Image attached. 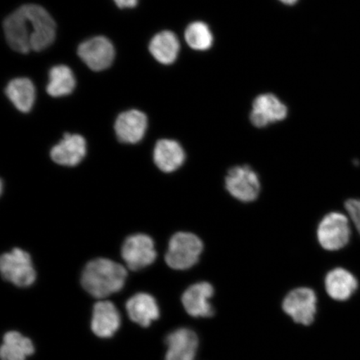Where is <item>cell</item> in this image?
Here are the masks:
<instances>
[{"instance_id":"6da1fadb","label":"cell","mask_w":360,"mask_h":360,"mask_svg":"<svg viewBox=\"0 0 360 360\" xmlns=\"http://www.w3.org/2000/svg\"><path fill=\"white\" fill-rule=\"evenodd\" d=\"M7 43L16 52H39L55 41L56 25L46 10L36 4L21 6L4 22Z\"/></svg>"},{"instance_id":"7a4b0ae2","label":"cell","mask_w":360,"mask_h":360,"mask_svg":"<svg viewBox=\"0 0 360 360\" xmlns=\"http://www.w3.org/2000/svg\"><path fill=\"white\" fill-rule=\"evenodd\" d=\"M127 276L123 265L100 258L87 264L81 277V283L90 295L103 299L122 290Z\"/></svg>"},{"instance_id":"3957f363","label":"cell","mask_w":360,"mask_h":360,"mask_svg":"<svg viewBox=\"0 0 360 360\" xmlns=\"http://www.w3.org/2000/svg\"><path fill=\"white\" fill-rule=\"evenodd\" d=\"M204 244L195 233L179 232L171 237L165 262L175 270H186L199 262Z\"/></svg>"},{"instance_id":"277c9868","label":"cell","mask_w":360,"mask_h":360,"mask_svg":"<svg viewBox=\"0 0 360 360\" xmlns=\"http://www.w3.org/2000/svg\"><path fill=\"white\" fill-rule=\"evenodd\" d=\"M0 270L4 281L18 287L31 286L36 280V272L30 254L19 248L1 256Z\"/></svg>"},{"instance_id":"5b68a950","label":"cell","mask_w":360,"mask_h":360,"mask_svg":"<svg viewBox=\"0 0 360 360\" xmlns=\"http://www.w3.org/2000/svg\"><path fill=\"white\" fill-rule=\"evenodd\" d=\"M224 183L229 195L238 201L251 202L258 199L260 180L249 165H238L229 169Z\"/></svg>"},{"instance_id":"8992f818","label":"cell","mask_w":360,"mask_h":360,"mask_svg":"<svg viewBox=\"0 0 360 360\" xmlns=\"http://www.w3.org/2000/svg\"><path fill=\"white\" fill-rule=\"evenodd\" d=\"M351 229L349 218L344 214L332 212L323 217L317 229L319 245L328 251L343 249L349 244Z\"/></svg>"},{"instance_id":"52a82bcc","label":"cell","mask_w":360,"mask_h":360,"mask_svg":"<svg viewBox=\"0 0 360 360\" xmlns=\"http://www.w3.org/2000/svg\"><path fill=\"white\" fill-rule=\"evenodd\" d=\"M282 307L292 321L301 325L309 326L314 322L316 314L317 296L309 288H297L283 299Z\"/></svg>"},{"instance_id":"ba28073f","label":"cell","mask_w":360,"mask_h":360,"mask_svg":"<svg viewBox=\"0 0 360 360\" xmlns=\"http://www.w3.org/2000/svg\"><path fill=\"white\" fill-rule=\"evenodd\" d=\"M121 255L128 268L133 271L148 266L157 258L154 240L143 233H137L126 238Z\"/></svg>"},{"instance_id":"9c48e42d","label":"cell","mask_w":360,"mask_h":360,"mask_svg":"<svg viewBox=\"0 0 360 360\" xmlns=\"http://www.w3.org/2000/svg\"><path fill=\"white\" fill-rule=\"evenodd\" d=\"M78 56L90 70L102 71L111 66L115 51L110 39L96 36L79 45Z\"/></svg>"},{"instance_id":"30bf717a","label":"cell","mask_w":360,"mask_h":360,"mask_svg":"<svg viewBox=\"0 0 360 360\" xmlns=\"http://www.w3.org/2000/svg\"><path fill=\"white\" fill-rule=\"evenodd\" d=\"M214 294V287L210 283H196L184 292L181 299L184 308L192 317H212L214 310L210 300Z\"/></svg>"},{"instance_id":"8fae6325","label":"cell","mask_w":360,"mask_h":360,"mask_svg":"<svg viewBox=\"0 0 360 360\" xmlns=\"http://www.w3.org/2000/svg\"><path fill=\"white\" fill-rule=\"evenodd\" d=\"M287 107L272 94H261L253 103L250 121L255 127L264 128L286 118Z\"/></svg>"},{"instance_id":"7c38bea8","label":"cell","mask_w":360,"mask_h":360,"mask_svg":"<svg viewBox=\"0 0 360 360\" xmlns=\"http://www.w3.org/2000/svg\"><path fill=\"white\" fill-rule=\"evenodd\" d=\"M167 352L165 360H195L199 339L191 328H179L165 338Z\"/></svg>"},{"instance_id":"4fadbf2b","label":"cell","mask_w":360,"mask_h":360,"mask_svg":"<svg viewBox=\"0 0 360 360\" xmlns=\"http://www.w3.org/2000/svg\"><path fill=\"white\" fill-rule=\"evenodd\" d=\"M86 155V141L79 134L66 133L62 141L51 151V159L55 163L74 167Z\"/></svg>"},{"instance_id":"5bb4252c","label":"cell","mask_w":360,"mask_h":360,"mask_svg":"<svg viewBox=\"0 0 360 360\" xmlns=\"http://www.w3.org/2000/svg\"><path fill=\"white\" fill-rule=\"evenodd\" d=\"M147 126V117L143 112L136 110L124 112L115 121L116 136L121 143H136L145 136Z\"/></svg>"},{"instance_id":"9a60e30c","label":"cell","mask_w":360,"mask_h":360,"mask_svg":"<svg viewBox=\"0 0 360 360\" xmlns=\"http://www.w3.org/2000/svg\"><path fill=\"white\" fill-rule=\"evenodd\" d=\"M121 323L120 314L116 306L110 301H100L94 306L91 330L102 339L114 336Z\"/></svg>"},{"instance_id":"2e32d148","label":"cell","mask_w":360,"mask_h":360,"mask_svg":"<svg viewBox=\"0 0 360 360\" xmlns=\"http://www.w3.org/2000/svg\"><path fill=\"white\" fill-rule=\"evenodd\" d=\"M129 317L139 326L147 328L160 318V308L157 301L146 292H139L126 303Z\"/></svg>"},{"instance_id":"e0dca14e","label":"cell","mask_w":360,"mask_h":360,"mask_svg":"<svg viewBox=\"0 0 360 360\" xmlns=\"http://www.w3.org/2000/svg\"><path fill=\"white\" fill-rule=\"evenodd\" d=\"M184 148L172 139H161L157 142L154 160L158 168L165 173H172L179 169L186 161Z\"/></svg>"},{"instance_id":"ac0fdd59","label":"cell","mask_w":360,"mask_h":360,"mask_svg":"<svg viewBox=\"0 0 360 360\" xmlns=\"http://www.w3.org/2000/svg\"><path fill=\"white\" fill-rule=\"evenodd\" d=\"M327 294L333 300L345 301L357 290L359 283L352 273L343 268H335L327 274L325 281Z\"/></svg>"},{"instance_id":"d6986e66","label":"cell","mask_w":360,"mask_h":360,"mask_svg":"<svg viewBox=\"0 0 360 360\" xmlns=\"http://www.w3.org/2000/svg\"><path fill=\"white\" fill-rule=\"evenodd\" d=\"M148 49L158 62L163 65H171L176 60L180 44L175 34L171 31H163L152 39Z\"/></svg>"},{"instance_id":"ffe728a7","label":"cell","mask_w":360,"mask_h":360,"mask_svg":"<svg viewBox=\"0 0 360 360\" xmlns=\"http://www.w3.org/2000/svg\"><path fill=\"white\" fill-rule=\"evenodd\" d=\"M34 353L33 342L19 332L10 331L4 336L0 356L2 360H26Z\"/></svg>"},{"instance_id":"44dd1931","label":"cell","mask_w":360,"mask_h":360,"mask_svg":"<svg viewBox=\"0 0 360 360\" xmlns=\"http://www.w3.org/2000/svg\"><path fill=\"white\" fill-rule=\"evenodd\" d=\"M6 96L22 112H28L32 109L35 100L34 85L29 79L18 78L8 83L6 90Z\"/></svg>"},{"instance_id":"7402d4cb","label":"cell","mask_w":360,"mask_h":360,"mask_svg":"<svg viewBox=\"0 0 360 360\" xmlns=\"http://www.w3.org/2000/svg\"><path fill=\"white\" fill-rule=\"evenodd\" d=\"M75 79L73 72L69 67L58 65L53 67L49 71V82L47 92L52 97L68 96L74 91Z\"/></svg>"},{"instance_id":"603a6c76","label":"cell","mask_w":360,"mask_h":360,"mask_svg":"<svg viewBox=\"0 0 360 360\" xmlns=\"http://www.w3.org/2000/svg\"><path fill=\"white\" fill-rule=\"evenodd\" d=\"M184 38L188 46L195 51H205L212 46L214 37L209 26L202 22H193L187 27Z\"/></svg>"},{"instance_id":"cb8c5ba5","label":"cell","mask_w":360,"mask_h":360,"mask_svg":"<svg viewBox=\"0 0 360 360\" xmlns=\"http://www.w3.org/2000/svg\"><path fill=\"white\" fill-rule=\"evenodd\" d=\"M345 210L360 236V200L351 199L345 202Z\"/></svg>"},{"instance_id":"d4e9b609","label":"cell","mask_w":360,"mask_h":360,"mask_svg":"<svg viewBox=\"0 0 360 360\" xmlns=\"http://www.w3.org/2000/svg\"><path fill=\"white\" fill-rule=\"evenodd\" d=\"M116 6L120 8H134L137 6L139 0H114Z\"/></svg>"},{"instance_id":"484cf974","label":"cell","mask_w":360,"mask_h":360,"mask_svg":"<svg viewBox=\"0 0 360 360\" xmlns=\"http://www.w3.org/2000/svg\"><path fill=\"white\" fill-rule=\"evenodd\" d=\"M281 2L285 4H288V6H292L296 2H298V0H280Z\"/></svg>"}]
</instances>
